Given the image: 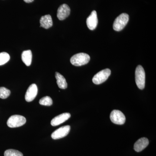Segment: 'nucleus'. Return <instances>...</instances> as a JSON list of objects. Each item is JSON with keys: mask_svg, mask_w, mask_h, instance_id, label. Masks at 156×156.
<instances>
[{"mask_svg": "<svg viewBox=\"0 0 156 156\" xmlns=\"http://www.w3.org/2000/svg\"><path fill=\"white\" fill-rule=\"evenodd\" d=\"M38 89L35 84H32L28 87L25 95V99L27 102H30L35 99L37 94Z\"/></svg>", "mask_w": 156, "mask_h": 156, "instance_id": "obj_8", "label": "nucleus"}, {"mask_svg": "<svg viewBox=\"0 0 156 156\" xmlns=\"http://www.w3.org/2000/svg\"><path fill=\"white\" fill-rule=\"evenodd\" d=\"M26 122L25 117L20 115H14L9 118L7 125L11 128H17L24 125Z\"/></svg>", "mask_w": 156, "mask_h": 156, "instance_id": "obj_4", "label": "nucleus"}, {"mask_svg": "<svg viewBox=\"0 0 156 156\" xmlns=\"http://www.w3.org/2000/svg\"><path fill=\"white\" fill-rule=\"evenodd\" d=\"M10 59V55L6 52L0 53V66L5 64Z\"/></svg>", "mask_w": 156, "mask_h": 156, "instance_id": "obj_17", "label": "nucleus"}, {"mask_svg": "<svg viewBox=\"0 0 156 156\" xmlns=\"http://www.w3.org/2000/svg\"><path fill=\"white\" fill-rule=\"evenodd\" d=\"M110 119L112 123L116 125H123L126 122V118L125 115L120 111L114 110L111 113Z\"/></svg>", "mask_w": 156, "mask_h": 156, "instance_id": "obj_6", "label": "nucleus"}, {"mask_svg": "<svg viewBox=\"0 0 156 156\" xmlns=\"http://www.w3.org/2000/svg\"><path fill=\"white\" fill-rule=\"evenodd\" d=\"M5 156H23L22 153L14 149H9L4 153Z\"/></svg>", "mask_w": 156, "mask_h": 156, "instance_id": "obj_18", "label": "nucleus"}, {"mask_svg": "<svg viewBox=\"0 0 156 156\" xmlns=\"http://www.w3.org/2000/svg\"><path fill=\"white\" fill-rule=\"evenodd\" d=\"M11 94V91L4 87H0V98L6 99Z\"/></svg>", "mask_w": 156, "mask_h": 156, "instance_id": "obj_19", "label": "nucleus"}, {"mask_svg": "<svg viewBox=\"0 0 156 156\" xmlns=\"http://www.w3.org/2000/svg\"><path fill=\"white\" fill-rule=\"evenodd\" d=\"M70 9L66 4H63L59 6L57 11V17L60 20H63L69 16Z\"/></svg>", "mask_w": 156, "mask_h": 156, "instance_id": "obj_9", "label": "nucleus"}, {"mask_svg": "<svg viewBox=\"0 0 156 156\" xmlns=\"http://www.w3.org/2000/svg\"><path fill=\"white\" fill-rule=\"evenodd\" d=\"M70 130V126H62L61 128L54 131L51 134V137L54 140L59 139L67 136Z\"/></svg>", "mask_w": 156, "mask_h": 156, "instance_id": "obj_7", "label": "nucleus"}, {"mask_svg": "<svg viewBox=\"0 0 156 156\" xmlns=\"http://www.w3.org/2000/svg\"><path fill=\"white\" fill-rule=\"evenodd\" d=\"M41 27L48 29L53 26L52 17L49 14L42 16L40 19Z\"/></svg>", "mask_w": 156, "mask_h": 156, "instance_id": "obj_13", "label": "nucleus"}, {"mask_svg": "<svg viewBox=\"0 0 156 156\" xmlns=\"http://www.w3.org/2000/svg\"><path fill=\"white\" fill-rule=\"evenodd\" d=\"M98 23L97 12L95 11H92L90 16L87 18V27L90 30H94L96 28Z\"/></svg>", "mask_w": 156, "mask_h": 156, "instance_id": "obj_10", "label": "nucleus"}, {"mask_svg": "<svg viewBox=\"0 0 156 156\" xmlns=\"http://www.w3.org/2000/svg\"><path fill=\"white\" fill-rule=\"evenodd\" d=\"M71 115L69 113H64L55 117L51 121V125L53 126H58L64 123L70 118Z\"/></svg>", "mask_w": 156, "mask_h": 156, "instance_id": "obj_11", "label": "nucleus"}, {"mask_svg": "<svg viewBox=\"0 0 156 156\" xmlns=\"http://www.w3.org/2000/svg\"><path fill=\"white\" fill-rule=\"evenodd\" d=\"M39 103L41 105L50 106L53 104V100L49 96H45L40 99L39 101Z\"/></svg>", "mask_w": 156, "mask_h": 156, "instance_id": "obj_16", "label": "nucleus"}, {"mask_svg": "<svg viewBox=\"0 0 156 156\" xmlns=\"http://www.w3.org/2000/svg\"><path fill=\"white\" fill-rule=\"evenodd\" d=\"M55 77L56 78V83L58 87L60 89H66L67 87V83L65 78L59 73L56 72L55 73Z\"/></svg>", "mask_w": 156, "mask_h": 156, "instance_id": "obj_15", "label": "nucleus"}, {"mask_svg": "<svg viewBox=\"0 0 156 156\" xmlns=\"http://www.w3.org/2000/svg\"><path fill=\"white\" fill-rule=\"evenodd\" d=\"M90 59V56L88 54L81 53L73 55L70 58V62L75 66H80L87 64Z\"/></svg>", "mask_w": 156, "mask_h": 156, "instance_id": "obj_1", "label": "nucleus"}, {"mask_svg": "<svg viewBox=\"0 0 156 156\" xmlns=\"http://www.w3.org/2000/svg\"><path fill=\"white\" fill-rule=\"evenodd\" d=\"M129 20V15L126 13H122L115 20L113 27L115 30L120 31L126 26Z\"/></svg>", "mask_w": 156, "mask_h": 156, "instance_id": "obj_3", "label": "nucleus"}, {"mask_svg": "<svg viewBox=\"0 0 156 156\" xmlns=\"http://www.w3.org/2000/svg\"><path fill=\"white\" fill-rule=\"evenodd\" d=\"M22 60L27 66H30L31 64L32 59V54L30 50H25L23 51L21 55Z\"/></svg>", "mask_w": 156, "mask_h": 156, "instance_id": "obj_14", "label": "nucleus"}, {"mask_svg": "<svg viewBox=\"0 0 156 156\" xmlns=\"http://www.w3.org/2000/svg\"><path fill=\"white\" fill-rule=\"evenodd\" d=\"M135 82L139 89L142 90L145 87V73L143 67L138 65L135 70Z\"/></svg>", "mask_w": 156, "mask_h": 156, "instance_id": "obj_2", "label": "nucleus"}, {"mask_svg": "<svg viewBox=\"0 0 156 156\" xmlns=\"http://www.w3.org/2000/svg\"><path fill=\"white\" fill-rule=\"evenodd\" d=\"M111 71L109 69L101 71L95 74L92 79V82L96 85H99L107 80L110 76Z\"/></svg>", "mask_w": 156, "mask_h": 156, "instance_id": "obj_5", "label": "nucleus"}, {"mask_svg": "<svg viewBox=\"0 0 156 156\" xmlns=\"http://www.w3.org/2000/svg\"><path fill=\"white\" fill-rule=\"evenodd\" d=\"M149 144V140L146 137H142L137 140L134 144V149L137 152L141 151Z\"/></svg>", "mask_w": 156, "mask_h": 156, "instance_id": "obj_12", "label": "nucleus"}, {"mask_svg": "<svg viewBox=\"0 0 156 156\" xmlns=\"http://www.w3.org/2000/svg\"><path fill=\"white\" fill-rule=\"evenodd\" d=\"M23 1H24V2H25L26 3H30L32 2L34 0H23Z\"/></svg>", "mask_w": 156, "mask_h": 156, "instance_id": "obj_20", "label": "nucleus"}]
</instances>
